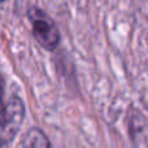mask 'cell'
<instances>
[{
    "label": "cell",
    "instance_id": "5",
    "mask_svg": "<svg viewBox=\"0 0 148 148\" xmlns=\"http://www.w3.org/2000/svg\"><path fill=\"white\" fill-rule=\"evenodd\" d=\"M1 1H5V0H0V3H1Z\"/></svg>",
    "mask_w": 148,
    "mask_h": 148
},
{
    "label": "cell",
    "instance_id": "2",
    "mask_svg": "<svg viewBox=\"0 0 148 148\" xmlns=\"http://www.w3.org/2000/svg\"><path fill=\"white\" fill-rule=\"evenodd\" d=\"M29 18L33 25L35 40L47 51H53L60 43V31L55 22L38 8L29 10Z\"/></svg>",
    "mask_w": 148,
    "mask_h": 148
},
{
    "label": "cell",
    "instance_id": "1",
    "mask_svg": "<svg viewBox=\"0 0 148 148\" xmlns=\"http://www.w3.org/2000/svg\"><path fill=\"white\" fill-rule=\"evenodd\" d=\"M25 104L20 97L9 99L0 109V148L7 146L20 133L25 120Z\"/></svg>",
    "mask_w": 148,
    "mask_h": 148
},
{
    "label": "cell",
    "instance_id": "3",
    "mask_svg": "<svg viewBox=\"0 0 148 148\" xmlns=\"http://www.w3.org/2000/svg\"><path fill=\"white\" fill-rule=\"evenodd\" d=\"M22 148H52L48 136L39 127H33L26 131L22 138Z\"/></svg>",
    "mask_w": 148,
    "mask_h": 148
},
{
    "label": "cell",
    "instance_id": "4",
    "mask_svg": "<svg viewBox=\"0 0 148 148\" xmlns=\"http://www.w3.org/2000/svg\"><path fill=\"white\" fill-rule=\"evenodd\" d=\"M3 92H4V81H3V75L0 74V109L4 105V103H3Z\"/></svg>",
    "mask_w": 148,
    "mask_h": 148
}]
</instances>
